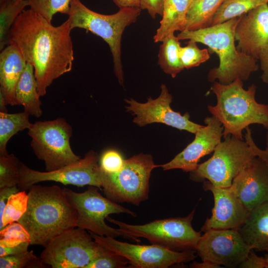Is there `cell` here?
Returning <instances> with one entry per match:
<instances>
[{
    "instance_id": "obj_1",
    "label": "cell",
    "mask_w": 268,
    "mask_h": 268,
    "mask_svg": "<svg viewBox=\"0 0 268 268\" xmlns=\"http://www.w3.org/2000/svg\"><path fill=\"white\" fill-rule=\"evenodd\" d=\"M71 30L67 20L55 26L30 8L21 12L10 30L9 43L15 44L33 66L40 96L54 80L72 69Z\"/></svg>"
},
{
    "instance_id": "obj_2",
    "label": "cell",
    "mask_w": 268,
    "mask_h": 268,
    "mask_svg": "<svg viewBox=\"0 0 268 268\" xmlns=\"http://www.w3.org/2000/svg\"><path fill=\"white\" fill-rule=\"evenodd\" d=\"M26 211L17 221L30 236V245L47 247L57 237L77 227L78 215L64 189L34 185Z\"/></svg>"
},
{
    "instance_id": "obj_3",
    "label": "cell",
    "mask_w": 268,
    "mask_h": 268,
    "mask_svg": "<svg viewBox=\"0 0 268 268\" xmlns=\"http://www.w3.org/2000/svg\"><path fill=\"white\" fill-rule=\"evenodd\" d=\"M240 16L224 22L196 30H184L177 37L207 46L219 59V65L208 73L209 81L228 84L237 78L247 80L258 69L257 59L239 52L235 45V32Z\"/></svg>"
},
{
    "instance_id": "obj_4",
    "label": "cell",
    "mask_w": 268,
    "mask_h": 268,
    "mask_svg": "<svg viewBox=\"0 0 268 268\" xmlns=\"http://www.w3.org/2000/svg\"><path fill=\"white\" fill-rule=\"evenodd\" d=\"M256 88L253 84L245 89L239 78L228 84L214 81L211 90L216 104L207 109L223 126L224 138L231 135L243 140L242 132L251 124L261 125L268 131V105L256 101Z\"/></svg>"
},
{
    "instance_id": "obj_5",
    "label": "cell",
    "mask_w": 268,
    "mask_h": 268,
    "mask_svg": "<svg viewBox=\"0 0 268 268\" xmlns=\"http://www.w3.org/2000/svg\"><path fill=\"white\" fill-rule=\"evenodd\" d=\"M140 8H120L116 13L105 15L91 10L80 0H70L68 18L71 29H84L102 38L112 53L115 75L122 85L123 71L121 60V40L126 27L135 22Z\"/></svg>"
},
{
    "instance_id": "obj_6",
    "label": "cell",
    "mask_w": 268,
    "mask_h": 268,
    "mask_svg": "<svg viewBox=\"0 0 268 268\" xmlns=\"http://www.w3.org/2000/svg\"><path fill=\"white\" fill-rule=\"evenodd\" d=\"M195 209L187 216L158 219L143 225H132L108 216L106 219L117 225L122 237L139 242V238L148 240L173 251L195 250L201 236L192 225Z\"/></svg>"
},
{
    "instance_id": "obj_7",
    "label": "cell",
    "mask_w": 268,
    "mask_h": 268,
    "mask_svg": "<svg viewBox=\"0 0 268 268\" xmlns=\"http://www.w3.org/2000/svg\"><path fill=\"white\" fill-rule=\"evenodd\" d=\"M154 164L150 154L140 153L125 159L122 169L108 173L101 169V187L106 197L116 202L138 205L148 197L149 179Z\"/></svg>"
},
{
    "instance_id": "obj_8",
    "label": "cell",
    "mask_w": 268,
    "mask_h": 268,
    "mask_svg": "<svg viewBox=\"0 0 268 268\" xmlns=\"http://www.w3.org/2000/svg\"><path fill=\"white\" fill-rule=\"evenodd\" d=\"M28 130L31 147L37 158L44 162L46 171L58 170L80 159L71 148L72 129L64 118L37 121Z\"/></svg>"
},
{
    "instance_id": "obj_9",
    "label": "cell",
    "mask_w": 268,
    "mask_h": 268,
    "mask_svg": "<svg viewBox=\"0 0 268 268\" xmlns=\"http://www.w3.org/2000/svg\"><path fill=\"white\" fill-rule=\"evenodd\" d=\"M215 147L213 155L190 172L195 182L205 180L215 186L228 188L242 169L255 156L246 141L228 135Z\"/></svg>"
},
{
    "instance_id": "obj_10",
    "label": "cell",
    "mask_w": 268,
    "mask_h": 268,
    "mask_svg": "<svg viewBox=\"0 0 268 268\" xmlns=\"http://www.w3.org/2000/svg\"><path fill=\"white\" fill-rule=\"evenodd\" d=\"M97 187L89 186L82 193L64 188V191L78 215L77 227L97 235L116 238L123 236L118 229L107 225L105 220L111 214L125 213L136 216L131 210L118 204L99 192Z\"/></svg>"
},
{
    "instance_id": "obj_11",
    "label": "cell",
    "mask_w": 268,
    "mask_h": 268,
    "mask_svg": "<svg viewBox=\"0 0 268 268\" xmlns=\"http://www.w3.org/2000/svg\"><path fill=\"white\" fill-rule=\"evenodd\" d=\"M98 160V154L91 150L83 158L52 171L33 170L21 162L17 187L20 191H26L36 183L50 181L77 187L93 186L101 190V169Z\"/></svg>"
},
{
    "instance_id": "obj_12",
    "label": "cell",
    "mask_w": 268,
    "mask_h": 268,
    "mask_svg": "<svg viewBox=\"0 0 268 268\" xmlns=\"http://www.w3.org/2000/svg\"><path fill=\"white\" fill-rule=\"evenodd\" d=\"M98 252V244L90 234L78 227L55 238L40 258L44 265L52 268H86Z\"/></svg>"
},
{
    "instance_id": "obj_13",
    "label": "cell",
    "mask_w": 268,
    "mask_h": 268,
    "mask_svg": "<svg viewBox=\"0 0 268 268\" xmlns=\"http://www.w3.org/2000/svg\"><path fill=\"white\" fill-rule=\"evenodd\" d=\"M89 232L96 242L126 258L133 268H167L190 262L196 257L193 250L179 252L155 244H133Z\"/></svg>"
},
{
    "instance_id": "obj_14",
    "label": "cell",
    "mask_w": 268,
    "mask_h": 268,
    "mask_svg": "<svg viewBox=\"0 0 268 268\" xmlns=\"http://www.w3.org/2000/svg\"><path fill=\"white\" fill-rule=\"evenodd\" d=\"M253 250L236 230L211 229L201 236L196 249L202 261L236 268Z\"/></svg>"
},
{
    "instance_id": "obj_15",
    "label": "cell",
    "mask_w": 268,
    "mask_h": 268,
    "mask_svg": "<svg viewBox=\"0 0 268 268\" xmlns=\"http://www.w3.org/2000/svg\"><path fill=\"white\" fill-rule=\"evenodd\" d=\"M172 96L165 84L161 85V93L158 97L155 99L149 97L146 103H139L133 99H125L129 104L126 107L127 111L135 116L133 122L139 127L160 123L195 134L202 125L191 121L188 113L182 115L172 109Z\"/></svg>"
},
{
    "instance_id": "obj_16",
    "label": "cell",
    "mask_w": 268,
    "mask_h": 268,
    "mask_svg": "<svg viewBox=\"0 0 268 268\" xmlns=\"http://www.w3.org/2000/svg\"><path fill=\"white\" fill-rule=\"evenodd\" d=\"M203 189L210 191L214 205L212 215L206 219L201 228L206 232L211 229L238 230L247 219L250 211L238 199L230 187L215 186L209 181H203Z\"/></svg>"
},
{
    "instance_id": "obj_17",
    "label": "cell",
    "mask_w": 268,
    "mask_h": 268,
    "mask_svg": "<svg viewBox=\"0 0 268 268\" xmlns=\"http://www.w3.org/2000/svg\"><path fill=\"white\" fill-rule=\"evenodd\" d=\"M204 122L205 125L197 131L192 142L170 162L159 166L164 170L180 169L190 172L195 170L200 159L213 152L223 136V126L214 117H206Z\"/></svg>"
},
{
    "instance_id": "obj_18",
    "label": "cell",
    "mask_w": 268,
    "mask_h": 268,
    "mask_svg": "<svg viewBox=\"0 0 268 268\" xmlns=\"http://www.w3.org/2000/svg\"><path fill=\"white\" fill-rule=\"evenodd\" d=\"M250 211L268 201V168L257 156L250 161L233 180L230 187Z\"/></svg>"
},
{
    "instance_id": "obj_19",
    "label": "cell",
    "mask_w": 268,
    "mask_h": 268,
    "mask_svg": "<svg viewBox=\"0 0 268 268\" xmlns=\"http://www.w3.org/2000/svg\"><path fill=\"white\" fill-rule=\"evenodd\" d=\"M237 50L256 59L268 43V4L264 3L240 16L235 32Z\"/></svg>"
},
{
    "instance_id": "obj_20",
    "label": "cell",
    "mask_w": 268,
    "mask_h": 268,
    "mask_svg": "<svg viewBox=\"0 0 268 268\" xmlns=\"http://www.w3.org/2000/svg\"><path fill=\"white\" fill-rule=\"evenodd\" d=\"M25 62L16 45L9 43L0 54V93L6 105H18L15 89L26 66Z\"/></svg>"
},
{
    "instance_id": "obj_21",
    "label": "cell",
    "mask_w": 268,
    "mask_h": 268,
    "mask_svg": "<svg viewBox=\"0 0 268 268\" xmlns=\"http://www.w3.org/2000/svg\"><path fill=\"white\" fill-rule=\"evenodd\" d=\"M238 231L253 250L268 251V201L251 210Z\"/></svg>"
},
{
    "instance_id": "obj_22",
    "label": "cell",
    "mask_w": 268,
    "mask_h": 268,
    "mask_svg": "<svg viewBox=\"0 0 268 268\" xmlns=\"http://www.w3.org/2000/svg\"><path fill=\"white\" fill-rule=\"evenodd\" d=\"M193 0H163L160 25L153 37L155 43L162 42L176 31H183L188 8Z\"/></svg>"
},
{
    "instance_id": "obj_23",
    "label": "cell",
    "mask_w": 268,
    "mask_h": 268,
    "mask_svg": "<svg viewBox=\"0 0 268 268\" xmlns=\"http://www.w3.org/2000/svg\"><path fill=\"white\" fill-rule=\"evenodd\" d=\"M33 66L26 63L15 89L18 105H22L24 111L29 115L39 117L42 115V104Z\"/></svg>"
},
{
    "instance_id": "obj_24",
    "label": "cell",
    "mask_w": 268,
    "mask_h": 268,
    "mask_svg": "<svg viewBox=\"0 0 268 268\" xmlns=\"http://www.w3.org/2000/svg\"><path fill=\"white\" fill-rule=\"evenodd\" d=\"M224 0H193L187 11L184 30H196L209 27Z\"/></svg>"
},
{
    "instance_id": "obj_25",
    "label": "cell",
    "mask_w": 268,
    "mask_h": 268,
    "mask_svg": "<svg viewBox=\"0 0 268 268\" xmlns=\"http://www.w3.org/2000/svg\"><path fill=\"white\" fill-rule=\"evenodd\" d=\"M172 33L162 41L158 55V64L163 71L173 78L183 70L180 59V43Z\"/></svg>"
},
{
    "instance_id": "obj_26",
    "label": "cell",
    "mask_w": 268,
    "mask_h": 268,
    "mask_svg": "<svg viewBox=\"0 0 268 268\" xmlns=\"http://www.w3.org/2000/svg\"><path fill=\"white\" fill-rule=\"evenodd\" d=\"M29 116L25 111L13 114L0 112V155L8 154L6 145L12 136L30 127Z\"/></svg>"
},
{
    "instance_id": "obj_27",
    "label": "cell",
    "mask_w": 268,
    "mask_h": 268,
    "mask_svg": "<svg viewBox=\"0 0 268 268\" xmlns=\"http://www.w3.org/2000/svg\"><path fill=\"white\" fill-rule=\"evenodd\" d=\"M27 6H29L28 0H0V51L9 44L10 30L17 17Z\"/></svg>"
},
{
    "instance_id": "obj_28",
    "label": "cell",
    "mask_w": 268,
    "mask_h": 268,
    "mask_svg": "<svg viewBox=\"0 0 268 268\" xmlns=\"http://www.w3.org/2000/svg\"><path fill=\"white\" fill-rule=\"evenodd\" d=\"M268 0H224L214 15L209 26L247 13Z\"/></svg>"
},
{
    "instance_id": "obj_29",
    "label": "cell",
    "mask_w": 268,
    "mask_h": 268,
    "mask_svg": "<svg viewBox=\"0 0 268 268\" xmlns=\"http://www.w3.org/2000/svg\"><path fill=\"white\" fill-rule=\"evenodd\" d=\"M28 201V195L25 191H19L9 197L0 218V230L21 217L26 211Z\"/></svg>"
},
{
    "instance_id": "obj_30",
    "label": "cell",
    "mask_w": 268,
    "mask_h": 268,
    "mask_svg": "<svg viewBox=\"0 0 268 268\" xmlns=\"http://www.w3.org/2000/svg\"><path fill=\"white\" fill-rule=\"evenodd\" d=\"M20 162L13 154L0 155V188L17 186Z\"/></svg>"
},
{
    "instance_id": "obj_31",
    "label": "cell",
    "mask_w": 268,
    "mask_h": 268,
    "mask_svg": "<svg viewBox=\"0 0 268 268\" xmlns=\"http://www.w3.org/2000/svg\"><path fill=\"white\" fill-rule=\"evenodd\" d=\"M30 8L51 22L58 12L68 14L70 0H28Z\"/></svg>"
},
{
    "instance_id": "obj_32",
    "label": "cell",
    "mask_w": 268,
    "mask_h": 268,
    "mask_svg": "<svg viewBox=\"0 0 268 268\" xmlns=\"http://www.w3.org/2000/svg\"><path fill=\"white\" fill-rule=\"evenodd\" d=\"M98 244V254L86 268H123L130 264L126 258Z\"/></svg>"
},
{
    "instance_id": "obj_33",
    "label": "cell",
    "mask_w": 268,
    "mask_h": 268,
    "mask_svg": "<svg viewBox=\"0 0 268 268\" xmlns=\"http://www.w3.org/2000/svg\"><path fill=\"white\" fill-rule=\"evenodd\" d=\"M179 55L182 66L186 69L198 67L210 58L207 49H200L197 42L192 40L186 46L181 47Z\"/></svg>"
},
{
    "instance_id": "obj_34",
    "label": "cell",
    "mask_w": 268,
    "mask_h": 268,
    "mask_svg": "<svg viewBox=\"0 0 268 268\" xmlns=\"http://www.w3.org/2000/svg\"><path fill=\"white\" fill-rule=\"evenodd\" d=\"M23 242L30 244V236L18 222L11 223L0 230V246L11 247Z\"/></svg>"
},
{
    "instance_id": "obj_35",
    "label": "cell",
    "mask_w": 268,
    "mask_h": 268,
    "mask_svg": "<svg viewBox=\"0 0 268 268\" xmlns=\"http://www.w3.org/2000/svg\"><path fill=\"white\" fill-rule=\"evenodd\" d=\"M44 265L33 251L15 255L0 257V268H42Z\"/></svg>"
},
{
    "instance_id": "obj_36",
    "label": "cell",
    "mask_w": 268,
    "mask_h": 268,
    "mask_svg": "<svg viewBox=\"0 0 268 268\" xmlns=\"http://www.w3.org/2000/svg\"><path fill=\"white\" fill-rule=\"evenodd\" d=\"M125 159L118 151L108 149L102 154L99 165L106 173H114L119 171L123 166Z\"/></svg>"
},
{
    "instance_id": "obj_37",
    "label": "cell",
    "mask_w": 268,
    "mask_h": 268,
    "mask_svg": "<svg viewBox=\"0 0 268 268\" xmlns=\"http://www.w3.org/2000/svg\"><path fill=\"white\" fill-rule=\"evenodd\" d=\"M244 137L254 155L262 160L268 168V131L266 135V147L265 149L260 148L256 144L252 137V132L249 127L246 129V132Z\"/></svg>"
},
{
    "instance_id": "obj_38",
    "label": "cell",
    "mask_w": 268,
    "mask_h": 268,
    "mask_svg": "<svg viewBox=\"0 0 268 268\" xmlns=\"http://www.w3.org/2000/svg\"><path fill=\"white\" fill-rule=\"evenodd\" d=\"M140 8L146 9L151 17L154 19L156 15L162 16L163 10V0H140Z\"/></svg>"
},
{
    "instance_id": "obj_39",
    "label": "cell",
    "mask_w": 268,
    "mask_h": 268,
    "mask_svg": "<svg viewBox=\"0 0 268 268\" xmlns=\"http://www.w3.org/2000/svg\"><path fill=\"white\" fill-rule=\"evenodd\" d=\"M241 268H268L265 258L258 256L252 250L248 257L238 266Z\"/></svg>"
},
{
    "instance_id": "obj_40",
    "label": "cell",
    "mask_w": 268,
    "mask_h": 268,
    "mask_svg": "<svg viewBox=\"0 0 268 268\" xmlns=\"http://www.w3.org/2000/svg\"><path fill=\"white\" fill-rule=\"evenodd\" d=\"M30 244L28 242H23L17 246L7 247L0 246V257L15 255L28 251Z\"/></svg>"
},
{
    "instance_id": "obj_41",
    "label": "cell",
    "mask_w": 268,
    "mask_h": 268,
    "mask_svg": "<svg viewBox=\"0 0 268 268\" xmlns=\"http://www.w3.org/2000/svg\"><path fill=\"white\" fill-rule=\"evenodd\" d=\"M259 59L262 70L261 78L264 83L268 84V43L261 52Z\"/></svg>"
},
{
    "instance_id": "obj_42",
    "label": "cell",
    "mask_w": 268,
    "mask_h": 268,
    "mask_svg": "<svg viewBox=\"0 0 268 268\" xmlns=\"http://www.w3.org/2000/svg\"><path fill=\"white\" fill-rule=\"evenodd\" d=\"M17 186L0 188V218L1 217L9 197L13 194L19 192Z\"/></svg>"
},
{
    "instance_id": "obj_43",
    "label": "cell",
    "mask_w": 268,
    "mask_h": 268,
    "mask_svg": "<svg viewBox=\"0 0 268 268\" xmlns=\"http://www.w3.org/2000/svg\"><path fill=\"white\" fill-rule=\"evenodd\" d=\"M120 8H140V0H112Z\"/></svg>"
},
{
    "instance_id": "obj_44",
    "label": "cell",
    "mask_w": 268,
    "mask_h": 268,
    "mask_svg": "<svg viewBox=\"0 0 268 268\" xmlns=\"http://www.w3.org/2000/svg\"><path fill=\"white\" fill-rule=\"evenodd\" d=\"M191 268H219L220 266L211 263L208 261H202V262L199 263L194 262L190 265Z\"/></svg>"
},
{
    "instance_id": "obj_45",
    "label": "cell",
    "mask_w": 268,
    "mask_h": 268,
    "mask_svg": "<svg viewBox=\"0 0 268 268\" xmlns=\"http://www.w3.org/2000/svg\"><path fill=\"white\" fill-rule=\"evenodd\" d=\"M6 105L3 96L0 93V112H7Z\"/></svg>"
},
{
    "instance_id": "obj_46",
    "label": "cell",
    "mask_w": 268,
    "mask_h": 268,
    "mask_svg": "<svg viewBox=\"0 0 268 268\" xmlns=\"http://www.w3.org/2000/svg\"><path fill=\"white\" fill-rule=\"evenodd\" d=\"M267 261V263L268 264V253L266 254L265 255V257H264Z\"/></svg>"
}]
</instances>
